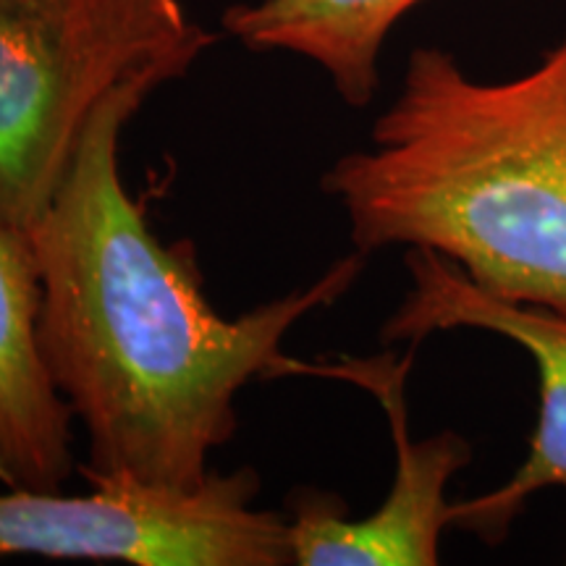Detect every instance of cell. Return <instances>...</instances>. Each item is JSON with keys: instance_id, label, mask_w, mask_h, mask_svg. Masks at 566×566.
Listing matches in <instances>:
<instances>
[{"instance_id": "1", "label": "cell", "mask_w": 566, "mask_h": 566, "mask_svg": "<svg viewBox=\"0 0 566 566\" xmlns=\"http://www.w3.org/2000/svg\"><path fill=\"white\" fill-rule=\"evenodd\" d=\"M158 87L142 76L105 97L27 239L42 286V359L87 433L84 467L189 491L237 433L239 391L286 375L283 338L349 292L367 254L239 317L216 313L192 244H163L122 176L124 126Z\"/></svg>"}, {"instance_id": "2", "label": "cell", "mask_w": 566, "mask_h": 566, "mask_svg": "<svg viewBox=\"0 0 566 566\" xmlns=\"http://www.w3.org/2000/svg\"><path fill=\"white\" fill-rule=\"evenodd\" d=\"M321 184L357 252L430 250L488 294L566 315V38L506 82L415 48L370 147Z\"/></svg>"}, {"instance_id": "3", "label": "cell", "mask_w": 566, "mask_h": 566, "mask_svg": "<svg viewBox=\"0 0 566 566\" xmlns=\"http://www.w3.org/2000/svg\"><path fill=\"white\" fill-rule=\"evenodd\" d=\"M212 42L181 0H0V223L40 221L111 92L181 80Z\"/></svg>"}, {"instance_id": "4", "label": "cell", "mask_w": 566, "mask_h": 566, "mask_svg": "<svg viewBox=\"0 0 566 566\" xmlns=\"http://www.w3.org/2000/svg\"><path fill=\"white\" fill-rule=\"evenodd\" d=\"M90 493H0V558H87L134 566H286V514L258 509L252 467L212 472L189 491L101 475Z\"/></svg>"}, {"instance_id": "5", "label": "cell", "mask_w": 566, "mask_h": 566, "mask_svg": "<svg viewBox=\"0 0 566 566\" xmlns=\"http://www.w3.org/2000/svg\"><path fill=\"white\" fill-rule=\"evenodd\" d=\"M417 346L405 357L384 352L378 357L338 363H294L292 373L323 375L354 384L380 401L391 424L396 472L391 491L370 516L352 520L336 493L302 491L289 501V546L296 566H436L441 562V535L451 527L454 504L446 491L459 470L472 462V446L454 430L412 441L407 420L405 380L412 370Z\"/></svg>"}, {"instance_id": "6", "label": "cell", "mask_w": 566, "mask_h": 566, "mask_svg": "<svg viewBox=\"0 0 566 566\" xmlns=\"http://www.w3.org/2000/svg\"><path fill=\"white\" fill-rule=\"evenodd\" d=\"M412 286L384 325V342L420 346L436 331L478 328L520 344L535 359L541 409L530 454L504 485L454 504L451 527L501 543L537 491L566 488V315L483 292L454 263L430 250H409Z\"/></svg>"}, {"instance_id": "7", "label": "cell", "mask_w": 566, "mask_h": 566, "mask_svg": "<svg viewBox=\"0 0 566 566\" xmlns=\"http://www.w3.org/2000/svg\"><path fill=\"white\" fill-rule=\"evenodd\" d=\"M40 304L30 239L0 223V483L61 491L74 470V415L42 359Z\"/></svg>"}, {"instance_id": "8", "label": "cell", "mask_w": 566, "mask_h": 566, "mask_svg": "<svg viewBox=\"0 0 566 566\" xmlns=\"http://www.w3.org/2000/svg\"><path fill=\"white\" fill-rule=\"evenodd\" d=\"M424 0H258L223 11L226 34L258 53L313 61L338 97L365 108L380 87V53L394 27Z\"/></svg>"}]
</instances>
